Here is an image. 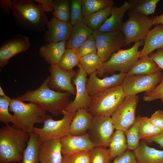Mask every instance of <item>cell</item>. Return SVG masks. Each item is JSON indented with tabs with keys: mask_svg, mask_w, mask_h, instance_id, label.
Returning a JSON list of instances; mask_svg holds the SVG:
<instances>
[{
	"mask_svg": "<svg viewBox=\"0 0 163 163\" xmlns=\"http://www.w3.org/2000/svg\"><path fill=\"white\" fill-rule=\"evenodd\" d=\"M49 77L35 90H29L15 98L34 103L54 116H57L70 102L71 95L51 89L48 85Z\"/></svg>",
	"mask_w": 163,
	"mask_h": 163,
	"instance_id": "cell-1",
	"label": "cell"
},
{
	"mask_svg": "<svg viewBox=\"0 0 163 163\" xmlns=\"http://www.w3.org/2000/svg\"><path fill=\"white\" fill-rule=\"evenodd\" d=\"M11 10L17 25L23 29L40 32L48 21L40 5L32 0H11Z\"/></svg>",
	"mask_w": 163,
	"mask_h": 163,
	"instance_id": "cell-2",
	"label": "cell"
},
{
	"mask_svg": "<svg viewBox=\"0 0 163 163\" xmlns=\"http://www.w3.org/2000/svg\"><path fill=\"white\" fill-rule=\"evenodd\" d=\"M29 135L21 129L10 125L0 129V163L19 162L26 148Z\"/></svg>",
	"mask_w": 163,
	"mask_h": 163,
	"instance_id": "cell-3",
	"label": "cell"
},
{
	"mask_svg": "<svg viewBox=\"0 0 163 163\" xmlns=\"http://www.w3.org/2000/svg\"><path fill=\"white\" fill-rule=\"evenodd\" d=\"M9 110L14 113L15 127L29 134L34 132V124L43 123L47 115L46 111L37 104L25 103L15 98L11 100Z\"/></svg>",
	"mask_w": 163,
	"mask_h": 163,
	"instance_id": "cell-4",
	"label": "cell"
},
{
	"mask_svg": "<svg viewBox=\"0 0 163 163\" xmlns=\"http://www.w3.org/2000/svg\"><path fill=\"white\" fill-rule=\"evenodd\" d=\"M144 39L135 43L131 48L120 50L113 53L109 59L103 62L96 72L97 75L102 77L106 74L114 73L116 71L127 73L140 58L139 46L144 45Z\"/></svg>",
	"mask_w": 163,
	"mask_h": 163,
	"instance_id": "cell-5",
	"label": "cell"
},
{
	"mask_svg": "<svg viewBox=\"0 0 163 163\" xmlns=\"http://www.w3.org/2000/svg\"><path fill=\"white\" fill-rule=\"evenodd\" d=\"M126 97L121 85L107 89L91 97L87 110L93 117H111Z\"/></svg>",
	"mask_w": 163,
	"mask_h": 163,
	"instance_id": "cell-6",
	"label": "cell"
},
{
	"mask_svg": "<svg viewBox=\"0 0 163 163\" xmlns=\"http://www.w3.org/2000/svg\"><path fill=\"white\" fill-rule=\"evenodd\" d=\"M128 11L129 18L120 30L125 37V46L144 40L153 26L152 18L129 9Z\"/></svg>",
	"mask_w": 163,
	"mask_h": 163,
	"instance_id": "cell-7",
	"label": "cell"
},
{
	"mask_svg": "<svg viewBox=\"0 0 163 163\" xmlns=\"http://www.w3.org/2000/svg\"><path fill=\"white\" fill-rule=\"evenodd\" d=\"M76 112L68 113L64 110L61 113L63 118L58 120H53L51 116L47 115L43 122V127H35L34 132L38 136L41 141L59 139L70 135V125Z\"/></svg>",
	"mask_w": 163,
	"mask_h": 163,
	"instance_id": "cell-8",
	"label": "cell"
},
{
	"mask_svg": "<svg viewBox=\"0 0 163 163\" xmlns=\"http://www.w3.org/2000/svg\"><path fill=\"white\" fill-rule=\"evenodd\" d=\"M92 36L96 43L97 54L103 62L108 60L113 53L125 46V37L120 30L105 32L94 30Z\"/></svg>",
	"mask_w": 163,
	"mask_h": 163,
	"instance_id": "cell-9",
	"label": "cell"
},
{
	"mask_svg": "<svg viewBox=\"0 0 163 163\" xmlns=\"http://www.w3.org/2000/svg\"><path fill=\"white\" fill-rule=\"evenodd\" d=\"M163 79L161 70L149 74L126 76L121 85L126 97L130 96L142 92L151 91Z\"/></svg>",
	"mask_w": 163,
	"mask_h": 163,
	"instance_id": "cell-10",
	"label": "cell"
},
{
	"mask_svg": "<svg viewBox=\"0 0 163 163\" xmlns=\"http://www.w3.org/2000/svg\"><path fill=\"white\" fill-rule=\"evenodd\" d=\"M114 129L111 117L98 115L93 117L87 133L91 141L97 146L106 148L109 146Z\"/></svg>",
	"mask_w": 163,
	"mask_h": 163,
	"instance_id": "cell-11",
	"label": "cell"
},
{
	"mask_svg": "<svg viewBox=\"0 0 163 163\" xmlns=\"http://www.w3.org/2000/svg\"><path fill=\"white\" fill-rule=\"evenodd\" d=\"M139 99L137 95L126 96L113 114L111 117L116 130L124 132L134 123Z\"/></svg>",
	"mask_w": 163,
	"mask_h": 163,
	"instance_id": "cell-12",
	"label": "cell"
},
{
	"mask_svg": "<svg viewBox=\"0 0 163 163\" xmlns=\"http://www.w3.org/2000/svg\"><path fill=\"white\" fill-rule=\"evenodd\" d=\"M76 76L72 80V83L75 86L76 94L73 101H71L64 110L68 113L76 112L79 109L88 110L91 101L86 87L87 74L79 63L78 65Z\"/></svg>",
	"mask_w": 163,
	"mask_h": 163,
	"instance_id": "cell-13",
	"label": "cell"
},
{
	"mask_svg": "<svg viewBox=\"0 0 163 163\" xmlns=\"http://www.w3.org/2000/svg\"><path fill=\"white\" fill-rule=\"evenodd\" d=\"M50 73L49 77L48 85L52 89L60 92H67L75 95V87L72 83L77 72L73 70L66 71L60 68L57 64L50 65Z\"/></svg>",
	"mask_w": 163,
	"mask_h": 163,
	"instance_id": "cell-14",
	"label": "cell"
},
{
	"mask_svg": "<svg viewBox=\"0 0 163 163\" xmlns=\"http://www.w3.org/2000/svg\"><path fill=\"white\" fill-rule=\"evenodd\" d=\"M28 37L21 34L15 35L2 42L0 46V67L4 68L10 59L31 46Z\"/></svg>",
	"mask_w": 163,
	"mask_h": 163,
	"instance_id": "cell-15",
	"label": "cell"
},
{
	"mask_svg": "<svg viewBox=\"0 0 163 163\" xmlns=\"http://www.w3.org/2000/svg\"><path fill=\"white\" fill-rule=\"evenodd\" d=\"M126 76V73L120 72L102 79L99 78L96 72L89 75L86 87L91 97L107 89L121 85Z\"/></svg>",
	"mask_w": 163,
	"mask_h": 163,
	"instance_id": "cell-16",
	"label": "cell"
},
{
	"mask_svg": "<svg viewBox=\"0 0 163 163\" xmlns=\"http://www.w3.org/2000/svg\"><path fill=\"white\" fill-rule=\"evenodd\" d=\"M44 31L43 40L46 42L56 43L66 41L72 32L73 26L69 22L61 21L53 17L48 21Z\"/></svg>",
	"mask_w": 163,
	"mask_h": 163,
	"instance_id": "cell-17",
	"label": "cell"
},
{
	"mask_svg": "<svg viewBox=\"0 0 163 163\" xmlns=\"http://www.w3.org/2000/svg\"><path fill=\"white\" fill-rule=\"evenodd\" d=\"M59 139L62 155L83 151H90L97 146L90 140L87 133L80 136L70 135Z\"/></svg>",
	"mask_w": 163,
	"mask_h": 163,
	"instance_id": "cell-18",
	"label": "cell"
},
{
	"mask_svg": "<svg viewBox=\"0 0 163 163\" xmlns=\"http://www.w3.org/2000/svg\"><path fill=\"white\" fill-rule=\"evenodd\" d=\"M62 155L61 145L59 139L41 141L38 151L40 163H61Z\"/></svg>",
	"mask_w": 163,
	"mask_h": 163,
	"instance_id": "cell-19",
	"label": "cell"
},
{
	"mask_svg": "<svg viewBox=\"0 0 163 163\" xmlns=\"http://www.w3.org/2000/svg\"><path fill=\"white\" fill-rule=\"evenodd\" d=\"M129 8V4L127 2H125L119 7L113 6L110 16L106 19L98 31L105 32L120 30L123 23L124 15Z\"/></svg>",
	"mask_w": 163,
	"mask_h": 163,
	"instance_id": "cell-20",
	"label": "cell"
},
{
	"mask_svg": "<svg viewBox=\"0 0 163 163\" xmlns=\"http://www.w3.org/2000/svg\"><path fill=\"white\" fill-rule=\"evenodd\" d=\"M163 48V24L156 25L150 30L144 39L143 48L139 51L140 58L150 54L154 50Z\"/></svg>",
	"mask_w": 163,
	"mask_h": 163,
	"instance_id": "cell-21",
	"label": "cell"
},
{
	"mask_svg": "<svg viewBox=\"0 0 163 163\" xmlns=\"http://www.w3.org/2000/svg\"><path fill=\"white\" fill-rule=\"evenodd\" d=\"M93 117L87 110L78 109L70 125V135L80 136L86 134L91 125Z\"/></svg>",
	"mask_w": 163,
	"mask_h": 163,
	"instance_id": "cell-22",
	"label": "cell"
},
{
	"mask_svg": "<svg viewBox=\"0 0 163 163\" xmlns=\"http://www.w3.org/2000/svg\"><path fill=\"white\" fill-rule=\"evenodd\" d=\"M133 152L138 163H163V150L151 148L144 141Z\"/></svg>",
	"mask_w": 163,
	"mask_h": 163,
	"instance_id": "cell-23",
	"label": "cell"
},
{
	"mask_svg": "<svg viewBox=\"0 0 163 163\" xmlns=\"http://www.w3.org/2000/svg\"><path fill=\"white\" fill-rule=\"evenodd\" d=\"M66 41L46 43L39 50L40 57L50 65L57 64L65 50Z\"/></svg>",
	"mask_w": 163,
	"mask_h": 163,
	"instance_id": "cell-24",
	"label": "cell"
},
{
	"mask_svg": "<svg viewBox=\"0 0 163 163\" xmlns=\"http://www.w3.org/2000/svg\"><path fill=\"white\" fill-rule=\"evenodd\" d=\"M93 32L92 30L82 22L73 26L71 34L66 42V49H76L92 35Z\"/></svg>",
	"mask_w": 163,
	"mask_h": 163,
	"instance_id": "cell-25",
	"label": "cell"
},
{
	"mask_svg": "<svg viewBox=\"0 0 163 163\" xmlns=\"http://www.w3.org/2000/svg\"><path fill=\"white\" fill-rule=\"evenodd\" d=\"M161 70L148 55L140 58L136 62L126 76L143 75L154 73Z\"/></svg>",
	"mask_w": 163,
	"mask_h": 163,
	"instance_id": "cell-26",
	"label": "cell"
},
{
	"mask_svg": "<svg viewBox=\"0 0 163 163\" xmlns=\"http://www.w3.org/2000/svg\"><path fill=\"white\" fill-rule=\"evenodd\" d=\"M27 145L22 153L20 163H39L38 151L41 141L38 136L34 132L29 134Z\"/></svg>",
	"mask_w": 163,
	"mask_h": 163,
	"instance_id": "cell-27",
	"label": "cell"
},
{
	"mask_svg": "<svg viewBox=\"0 0 163 163\" xmlns=\"http://www.w3.org/2000/svg\"><path fill=\"white\" fill-rule=\"evenodd\" d=\"M109 147L111 160L126 151L127 145L126 137L123 131L116 130L111 138Z\"/></svg>",
	"mask_w": 163,
	"mask_h": 163,
	"instance_id": "cell-28",
	"label": "cell"
},
{
	"mask_svg": "<svg viewBox=\"0 0 163 163\" xmlns=\"http://www.w3.org/2000/svg\"><path fill=\"white\" fill-rule=\"evenodd\" d=\"M112 7L83 16L82 22L93 31L98 30L110 16Z\"/></svg>",
	"mask_w": 163,
	"mask_h": 163,
	"instance_id": "cell-29",
	"label": "cell"
},
{
	"mask_svg": "<svg viewBox=\"0 0 163 163\" xmlns=\"http://www.w3.org/2000/svg\"><path fill=\"white\" fill-rule=\"evenodd\" d=\"M112 0H82L83 16L111 7Z\"/></svg>",
	"mask_w": 163,
	"mask_h": 163,
	"instance_id": "cell-30",
	"label": "cell"
},
{
	"mask_svg": "<svg viewBox=\"0 0 163 163\" xmlns=\"http://www.w3.org/2000/svg\"><path fill=\"white\" fill-rule=\"evenodd\" d=\"M160 0H130L129 10L146 16L155 13L157 4Z\"/></svg>",
	"mask_w": 163,
	"mask_h": 163,
	"instance_id": "cell-31",
	"label": "cell"
},
{
	"mask_svg": "<svg viewBox=\"0 0 163 163\" xmlns=\"http://www.w3.org/2000/svg\"><path fill=\"white\" fill-rule=\"evenodd\" d=\"M139 118L140 123L139 136L140 139L144 140L163 132V129L152 124L147 117H140L139 116Z\"/></svg>",
	"mask_w": 163,
	"mask_h": 163,
	"instance_id": "cell-32",
	"label": "cell"
},
{
	"mask_svg": "<svg viewBox=\"0 0 163 163\" xmlns=\"http://www.w3.org/2000/svg\"><path fill=\"white\" fill-rule=\"evenodd\" d=\"M70 2V0H53V16L61 21L69 23Z\"/></svg>",
	"mask_w": 163,
	"mask_h": 163,
	"instance_id": "cell-33",
	"label": "cell"
},
{
	"mask_svg": "<svg viewBox=\"0 0 163 163\" xmlns=\"http://www.w3.org/2000/svg\"><path fill=\"white\" fill-rule=\"evenodd\" d=\"M103 62L97 53H91L82 57L79 63L87 74L96 72L100 68Z\"/></svg>",
	"mask_w": 163,
	"mask_h": 163,
	"instance_id": "cell-34",
	"label": "cell"
},
{
	"mask_svg": "<svg viewBox=\"0 0 163 163\" xmlns=\"http://www.w3.org/2000/svg\"><path fill=\"white\" fill-rule=\"evenodd\" d=\"M139 117V116L137 117L134 123L124 132L126 139L127 149L133 151L140 144L139 129L140 123Z\"/></svg>",
	"mask_w": 163,
	"mask_h": 163,
	"instance_id": "cell-35",
	"label": "cell"
},
{
	"mask_svg": "<svg viewBox=\"0 0 163 163\" xmlns=\"http://www.w3.org/2000/svg\"><path fill=\"white\" fill-rule=\"evenodd\" d=\"M79 63V59L75 50L67 49L57 64L64 70L70 71L73 70V68L78 66Z\"/></svg>",
	"mask_w": 163,
	"mask_h": 163,
	"instance_id": "cell-36",
	"label": "cell"
},
{
	"mask_svg": "<svg viewBox=\"0 0 163 163\" xmlns=\"http://www.w3.org/2000/svg\"><path fill=\"white\" fill-rule=\"evenodd\" d=\"M61 163H90V152L83 151L62 155Z\"/></svg>",
	"mask_w": 163,
	"mask_h": 163,
	"instance_id": "cell-37",
	"label": "cell"
},
{
	"mask_svg": "<svg viewBox=\"0 0 163 163\" xmlns=\"http://www.w3.org/2000/svg\"><path fill=\"white\" fill-rule=\"evenodd\" d=\"M90 163H110L108 149L96 146L90 151Z\"/></svg>",
	"mask_w": 163,
	"mask_h": 163,
	"instance_id": "cell-38",
	"label": "cell"
},
{
	"mask_svg": "<svg viewBox=\"0 0 163 163\" xmlns=\"http://www.w3.org/2000/svg\"><path fill=\"white\" fill-rule=\"evenodd\" d=\"M11 99L7 96L0 97V121L5 125L10 123H14V117L9 112V108Z\"/></svg>",
	"mask_w": 163,
	"mask_h": 163,
	"instance_id": "cell-39",
	"label": "cell"
},
{
	"mask_svg": "<svg viewBox=\"0 0 163 163\" xmlns=\"http://www.w3.org/2000/svg\"><path fill=\"white\" fill-rule=\"evenodd\" d=\"M78 58L80 59L87 54L97 53L96 43L92 35L90 36L77 48L75 49Z\"/></svg>",
	"mask_w": 163,
	"mask_h": 163,
	"instance_id": "cell-40",
	"label": "cell"
},
{
	"mask_svg": "<svg viewBox=\"0 0 163 163\" xmlns=\"http://www.w3.org/2000/svg\"><path fill=\"white\" fill-rule=\"evenodd\" d=\"M70 10L69 23L72 26L82 22L83 16L82 0H71Z\"/></svg>",
	"mask_w": 163,
	"mask_h": 163,
	"instance_id": "cell-41",
	"label": "cell"
},
{
	"mask_svg": "<svg viewBox=\"0 0 163 163\" xmlns=\"http://www.w3.org/2000/svg\"><path fill=\"white\" fill-rule=\"evenodd\" d=\"M143 99L144 101L147 102L160 99L163 103V79L152 90L145 93Z\"/></svg>",
	"mask_w": 163,
	"mask_h": 163,
	"instance_id": "cell-42",
	"label": "cell"
},
{
	"mask_svg": "<svg viewBox=\"0 0 163 163\" xmlns=\"http://www.w3.org/2000/svg\"><path fill=\"white\" fill-rule=\"evenodd\" d=\"M112 163H138L133 152L126 150L122 154L116 157Z\"/></svg>",
	"mask_w": 163,
	"mask_h": 163,
	"instance_id": "cell-43",
	"label": "cell"
},
{
	"mask_svg": "<svg viewBox=\"0 0 163 163\" xmlns=\"http://www.w3.org/2000/svg\"><path fill=\"white\" fill-rule=\"evenodd\" d=\"M151 123L155 126L163 129V111H156L149 118Z\"/></svg>",
	"mask_w": 163,
	"mask_h": 163,
	"instance_id": "cell-44",
	"label": "cell"
},
{
	"mask_svg": "<svg viewBox=\"0 0 163 163\" xmlns=\"http://www.w3.org/2000/svg\"><path fill=\"white\" fill-rule=\"evenodd\" d=\"M149 56L161 70H163V48L157 50L155 53H151Z\"/></svg>",
	"mask_w": 163,
	"mask_h": 163,
	"instance_id": "cell-45",
	"label": "cell"
},
{
	"mask_svg": "<svg viewBox=\"0 0 163 163\" xmlns=\"http://www.w3.org/2000/svg\"><path fill=\"white\" fill-rule=\"evenodd\" d=\"M34 1L40 4L44 12H51L53 10V0H34Z\"/></svg>",
	"mask_w": 163,
	"mask_h": 163,
	"instance_id": "cell-46",
	"label": "cell"
},
{
	"mask_svg": "<svg viewBox=\"0 0 163 163\" xmlns=\"http://www.w3.org/2000/svg\"><path fill=\"white\" fill-rule=\"evenodd\" d=\"M11 0H0V8L4 10L8 16L10 15L11 11Z\"/></svg>",
	"mask_w": 163,
	"mask_h": 163,
	"instance_id": "cell-47",
	"label": "cell"
},
{
	"mask_svg": "<svg viewBox=\"0 0 163 163\" xmlns=\"http://www.w3.org/2000/svg\"><path fill=\"white\" fill-rule=\"evenodd\" d=\"M144 140L148 142H154L158 144L161 148H163V132L154 136L146 139Z\"/></svg>",
	"mask_w": 163,
	"mask_h": 163,
	"instance_id": "cell-48",
	"label": "cell"
},
{
	"mask_svg": "<svg viewBox=\"0 0 163 163\" xmlns=\"http://www.w3.org/2000/svg\"><path fill=\"white\" fill-rule=\"evenodd\" d=\"M153 25L163 24V14L159 16H157L152 18Z\"/></svg>",
	"mask_w": 163,
	"mask_h": 163,
	"instance_id": "cell-49",
	"label": "cell"
},
{
	"mask_svg": "<svg viewBox=\"0 0 163 163\" xmlns=\"http://www.w3.org/2000/svg\"><path fill=\"white\" fill-rule=\"evenodd\" d=\"M0 96L3 97H6L7 96L5 94L1 86H0Z\"/></svg>",
	"mask_w": 163,
	"mask_h": 163,
	"instance_id": "cell-50",
	"label": "cell"
},
{
	"mask_svg": "<svg viewBox=\"0 0 163 163\" xmlns=\"http://www.w3.org/2000/svg\"><path fill=\"white\" fill-rule=\"evenodd\" d=\"M17 162H16V161H13L11 162V163H17Z\"/></svg>",
	"mask_w": 163,
	"mask_h": 163,
	"instance_id": "cell-51",
	"label": "cell"
},
{
	"mask_svg": "<svg viewBox=\"0 0 163 163\" xmlns=\"http://www.w3.org/2000/svg\"><path fill=\"white\" fill-rule=\"evenodd\" d=\"M17 163H19L18 162H17Z\"/></svg>",
	"mask_w": 163,
	"mask_h": 163,
	"instance_id": "cell-52",
	"label": "cell"
}]
</instances>
